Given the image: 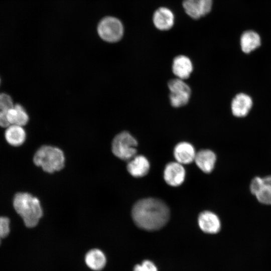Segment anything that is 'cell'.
<instances>
[{"mask_svg": "<svg viewBox=\"0 0 271 271\" xmlns=\"http://www.w3.org/2000/svg\"><path fill=\"white\" fill-rule=\"evenodd\" d=\"M0 83H1V79H0Z\"/></svg>", "mask_w": 271, "mask_h": 271, "instance_id": "obj_27", "label": "cell"}, {"mask_svg": "<svg viewBox=\"0 0 271 271\" xmlns=\"http://www.w3.org/2000/svg\"><path fill=\"white\" fill-rule=\"evenodd\" d=\"M259 35L253 31L244 32L240 38V45L242 51L249 53L260 45Z\"/></svg>", "mask_w": 271, "mask_h": 271, "instance_id": "obj_19", "label": "cell"}, {"mask_svg": "<svg viewBox=\"0 0 271 271\" xmlns=\"http://www.w3.org/2000/svg\"><path fill=\"white\" fill-rule=\"evenodd\" d=\"M174 155L177 162L181 164H188L194 160L196 153L194 148L191 144L182 142L175 147Z\"/></svg>", "mask_w": 271, "mask_h": 271, "instance_id": "obj_12", "label": "cell"}, {"mask_svg": "<svg viewBox=\"0 0 271 271\" xmlns=\"http://www.w3.org/2000/svg\"><path fill=\"white\" fill-rule=\"evenodd\" d=\"M8 110L0 111L1 127L7 128L10 125L7 118V112Z\"/></svg>", "mask_w": 271, "mask_h": 271, "instance_id": "obj_25", "label": "cell"}, {"mask_svg": "<svg viewBox=\"0 0 271 271\" xmlns=\"http://www.w3.org/2000/svg\"><path fill=\"white\" fill-rule=\"evenodd\" d=\"M85 261L90 269L98 271L105 266L106 259L101 250L98 249H92L86 254Z\"/></svg>", "mask_w": 271, "mask_h": 271, "instance_id": "obj_18", "label": "cell"}, {"mask_svg": "<svg viewBox=\"0 0 271 271\" xmlns=\"http://www.w3.org/2000/svg\"><path fill=\"white\" fill-rule=\"evenodd\" d=\"M14 104L13 99L9 95L0 92V111L9 109Z\"/></svg>", "mask_w": 271, "mask_h": 271, "instance_id": "obj_22", "label": "cell"}, {"mask_svg": "<svg viewBox=\"0 0 271 271\" xmlns=\"http://www.w3.org/2000/svg\"><path fill=\"white\" fill-rule=\"evenodd\" d=\"M191 60L185 55H179L173 60L172 71L178 78L185 79L189 77L193 71Z\"/></svg>", "mask_w": 271, "mask_h": 271, "instance_id": "obj_11", "label": "cell"}, {"mask_svg": "<svg viewBox=\"0 0 271 271\" xmlns=\"http://www.w3.org/2000/svg\"><path fill=\"white\" fill-rule=\"evenodd\" d=\"M10 219L6 217H0V244L1 239L7 237L10 233Z\"/></svg>", "mask_w": 271, "mask_h": 271, "instance_id": "obj_21", "label": "cell"}, {"mask_svg": "<svg viewBox=\"0 0 271 271\" xmlns=\"http://www.w3.org/2000/svg\"><path fill=\"white\" fill-rule=\"evenodd\" d=\"M131 215L134 223L140 228L155 230L167 223L170 217V211L162 201L148 198L141 199L134 205Z\"/></svg>", "mask_w": 271, "mask_h": 271, "instance_id": "obj_1", "label": "cell"}, {"mask_svg": "<svg viewBox=\"0 0 271 271\" xmlns=\"http://www.w3.org/2000/svg\"><path fill=\"white\" fill-rule=\"evenodd\" d=\"M145 271H158L156 265L151 260H145L141 264Z\"/></svg>", "mask_w": 271, "mask_h": 271, "instance_id": "obj_24", "label": "cell"}, {"mask_svg": "<svg viewBox=\"0 0 271 271\" xmlns=\"http://www.w3.org/2000/svg\"><path fill=\"white\" fill-rule=\"evenodd\" d=\"M194 161L197 166L204 173H211L214 169L216 156L210 150H201L196 153Z\"/></svg>", "mask_w": 271, "mask_h": 271, "instance_id": "obj_14", "label": "cell"}, {"mask_svg": "<svg viewBox=\"0 0 271 271\" xmlns=\"http://www.w3.org/2000/svg\"><path fill=\"white\" fill-rule=\"evenodd\" d=\"M133 271H145V270L141 264H137L134 266Z\"/></svg>", "mask_w": 271, "mask_h": 271, "instance_id": "obj_26", "label": "cell"}, {"mask_svg": "<svg viewBox=\"0 0 271 271\" xmlns=\"http://www.w3.org/2000/svg\"><path fill=\"white\" fill-rule=\"evenodd\" d=\"M252 104L251 98L244 93L236 95L231 102V110L233 114L237 117L246 116Z\"/></svg>", "mask_w": 271, "mask_h": 271, "instance_id": "obj_15", "label": "cell"}, {"mask_svg": "<svg viewBox=\"0 0 271 271\" xmlns=\"http://www.w3.org/2000/svg\"><path fill=\"white\" fill-rule=\"evenodd\" d=\"M250 190L259 202L271 205V175L254 177L251 181Z\"/></svg>", "mask_w": 271, "mask_h": 271, "instance_id": "obj_7", "label": "cell"}, {"mask_svg": "<svg viewBox=\"0 0 271 271\" xmlns=\"http://www.w3.org/2000/svg\"><path fill=\"white\" fill-rule=\"evenodd\" d=\"M185 171L182 165L178 162H171L166 165L164 178L166 182L171 186H178L184 182Z\"/></svg>", "mask_w": 271, "mask_h": 271, "instance_id": "obj_8", "label": "cell"}, {"mask_svg": "<svg viewBox=\"0 0 271 271\" xmlns=\"http://www.w3.org/2000/svg\"><path fill=\"white\" fill-rule=\"evenodd\" d=\"M150 169L147 159L142 155L136 156L130 160L127 165L129 173L134 177H142L146 175Z\"/></svg>", "mask_w": 271, "mask_h": 271, "instance_id": "obj_13", "label": "cell"}, {"mask_svg": "<svg viewBox=\"0 0 271 271\" xmlns=\"http://www.w3.org/2000/svg\"><path fill=\"white\" fill-rule=\"evenodd\" d=\"M168 85L170 92V102L173 107H181L188 103L191 91L189 85L183 79L178 78L171 79Z\"/></svg>", "mask_w": 271, "mask_h": 271, "instance_id": "obj_5", "label": "cell"}, {"mask_svg": "<svg viewBox=\"0 0 271 271\" xmlns=\"http://www.w3.org/2000/svg\"><path fill=\"white\" fill-rule=\"evenodd\" d=\"M13 206L28 227L36 226L42 216L43 211L39 199L28 193H17L14 198Z\"/></svg>", "mask_w": 271, "mask_h": 271, "instance_id": "obj_2", "label": "cell"}, {"mask_svg": "<svg viewBox=\"0 0 271 271\" xmlns=\"http://www.w3.org/2000/svg\"><path fill=\"white\" fill-rule=\"evenodd\" d=\"M34 163L48 173L61 170L65 162L63 152L59 148L50 146H43L34 155Z\"/></svg>", "mask_w": 271, "mask_h": 271, "instance_id": "obj_3", "label": "cell"}, {"mask_svg": "<svg viewBox=\"0 0 271 271\" xmlns=\"http://www.w3.org/2000/svg\"><path fill=\"white\" fill-rule=\"evenodd\" d=\"M100 37L108 42H115L121 39L123 34V27L121 22L114 17L103 19L98 27Z\"/></svg>", "mask_w": 271, "mask_h": 271, "instance_id": "obj_6", "label": "cell"}, {"mask_svg": "<svg viewBox=\"0 0 271 271\" xmlns=\"http://www.w3.org/2000/svg\"><path fill=\"white\" fill-rule=\"evenodd\" d=\"M182 6L185 13L193 19L202 17L198 0H184Z\"/></svg>", "mask_w": 271, "mask_h": 271, "instance_id": "obj_20", "label": "cell"}, {"mask_svg": "<svg viewBox=\"0 0 271 271\" xmlns=\"http://www.w3.org/2000/svg\"><path fill=\"white\" fill-rule=\"evenodd\" d=\"M202 17L209 14L212 9V0H198Z\"/></svg>", "mask_w": 271, "mask_h": 271, "instance_id": "obj_23", "label": "cell"}, {"mask_svg": "<svg viewBox=\"0 0 271 271\" xmlns=\"http://www.w3.org/2000/svg\"><path fill=\"white\" fill-rule=\"evenodd\" d=\"M153 22L157 29L167 31L173 27L175 22V16L170 9L162 7L155 11L153 16Z\"/></svg>", "mask_w": 271, "mask_h": 271, "instance_id": "obj_9", "label": "cell"}, {"mask_svg": "<svg viewBox=\"0 0 271 271\" xmlns=\"http://www.w3.org/2000/svg\"><path fill=\"white\" fill-rule=\"evenodd\" d=\"M6 128L5 137L6 141L10 145L18 147L25 142L26 133L22 126L10 125Z\"/></svg>", "mask_w": 271, "mask_h": 271, "instance_id": "obj_16", "label": "cell"}, {"mask_svg": "<svg viewBox=\"0 0 271 271\" xmlns=\"http://www.w3.org/2000/svg\"><path fill=\"white\" fill-rule=\"evenodd\" d=\"M138 143L128 132L122 131L117 134L112 142V151L117 158L124 161H129L137 154Z\"/></svg>", "mask_w": 271, "mask_h": 271, "instance_id": "obj_4", "label": "cell"}, {"mask_svg": "<svg viewBox=\"0 0 271 271\" xmlns=\"http://www.w3.org/2000/svg\"><path fill=\"white\" fill-rule=\"evenodd\" d=\"M198 221L200 229L207 233H216L221 228L219 218L215 213L210 211L201 212L198 216Z\"/></svg>", "mask_w": 271, "mask_h": 271, "instance_id": "obj_10", "label": "cell"}, {"mask_svg": "<svg viewBox=\"0 0 271 271\" xmlns=\"http://www.w3.org/2000/svg\"><path fill=\"white\" fill-rule=\"evenodd\" d=\"M10 125L23 126L29 121V116L24 108L19 104H14L7 112Z\"/></svg>", "mask_w": 271, "mask_h": 271, "instance_id": "obj_17", "label": "cell"}]
</instances>
